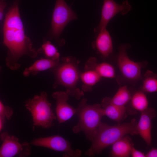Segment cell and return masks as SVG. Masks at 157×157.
<instances>
[{
  "mask_svg": "<svg viewBox=\"0 0 157 157\" xmlns=\"http://www.w3.org/2000/svg\"><path fill=\"white\" fill-rule=\"evenodd\" d=\"M3 43L8 49L5 59L6 66L10 69L16 70L20 67V58L27 55L35 58L38 51L33 47L32 42L25 34L17 0L9 8L6 15L3 28Z\"/></svg>",
  "mask_w": 157,
  "mask_h": 157,
  "instance_id": "obj_1",
  "label": "cell"
},
{
  "mask_svg": "<svg viewBox=\"0 0 157 157\" xmlns=\"http://www.w3.org/2000/svg\"><path fill=\"white\" fill-rule=\"evenodd\" d=\"M137 122L135 119L130 122L111 126L101 122L91 141L90 147L85 153L89 156H93L102 153L108 146L112 145L125 135L138 134Z\"/></svg>",
  "mask_w": 157,
  "mask_h": 157,
  "instance_id": "obj_2",
  "label": "cell"
},
{
  "mask_svg": "<svg viewBox=\"0 0 157 157\" xmlns=\"http://www.w3.org/2000/svg\"><path fill=\"white\" fill-rule=\"evenodd\" d=\"M77 61L71 56L63 58L61 62L55 67L51 69L55 77L53 87L64 86L66 92L77 100L84 95L83 91L77 87L81 72L78 67Z\"/></svg>",
  "mask_w": 157,
  "mask_h": 157,
  "instance_id": "obj_3",
  "label": "cell"
},
{
  "mask_svg": "<svg viewBox=\"0 0 157 157\" xmlns=\"http://www.w3.org/2000/svg\"><path fill=\"white\" fill-rule=\"evenodd\" d=\"M86 98L83 99L76 109L78 123L72 128L75 133L83 132L87 139L91 141L100 125L102 117L105 116L101 104L90 105Z\"/></svg>",
  "mask_w": 157,
  "mask_h": 157,
  "instance_id": "obj_4",
  "label": "cell"
},
{
  "mask_svg": "<svg viewBox=\"0 0 157 157\" xmlns=\"http://www.w3.org/2000/svg\"><path fill=\"white\" fill-rule=\"evenodd\" d=\"M25 106L31 114L34 127L49 128L53 125V122L57 117L52 110L46 92H42L26 101Z\"/></svg>",
  "mask_w": 157,
  "mask_h": 157,
  "instance_id": "obj_5",
  "label": "cell"
},
{
  "mask_svg": "<svg viewBox=\"0 0 157 157\" xmlns=\"http://www.w3.org/2000/svg\"><path fill=\"white\" fill-rule=\"evenodd\" d=\"M77 19L76 13L64 0H56L50 31L51 38L55 40L59 45H63L64 41L60 39V34L68 23Z\"/></svg>",
  "mask_w": 157,
  "mask_h": 157,
  "instance_id": "obj_6",
  "label": "cell"
},
{
  "mask_svg": "<svg viewBox=\"0 0 157 157\" xmlns=\"http://www.w3.org/2000/svg\"><path fill=\"white\" fill-rule=\"evenodd\" d=\"M130 46L129 44H126L119 47L117 64L122 74L126 79L136 81L142 78L141 69L147 65L148 62L146 61L136 62L131 60L127 54V50Z\"/></svg>",
  "mask_w": 157,
  "mask_h": 157,
  "instance_id": "obj_7",
  "label": "cell"
},
{
  "mask_svg": "<svg viewBox=\"0 0 157 157\" xmlns=\"http://www.w3.org/2000/svg\"><path fill=\"white\" fill-rule=\"evenodd\" d=\"M2 142L0 149V157H24L31 154L29 144L26 142L21 143L18 138L4 132L0 135Z\"/></svg>",
  "mask_w": 157,
  "mask_h": 157,
  "instance_id": "obj_8",
  "label": "cell"
},
{
  "mask_svg": "<svg viewBox=\"0 0 157 157\" xmlns=\"http://www.w3.org/2000/svg\"><path fill=\"white\" fill-rule=\"evenodd\" d=\"M131 6L127 0L118 4L114 0H103L101 17L98 25L94 29L96 34L106 27L111 19L118 13L125 15L131 11Z\"/></svg>",
  "mask_w": 157,
  "mask_h": 157,
  "instance_id": "obj_9",
  "label": "cell"
},
{
  "mask_svg": "<svg viewBox=\"0 0 157 157\" xmlns=\"http://www.w3.org/2000/svg\"><path fill=\"white\" fill-rule=\"evenodd\" d=\"M30 144L34 146L65 152L69 157H79L82 154L81 151L78 149H73L71 147V143L59 135L36 138L32 141Z\"/></svg>",
  "mask_w": 157,
  "mask_h": 157,
  "instance_id": "obj_10",
  "label": "cell"
},
{
  "mask_svg": "<svg viewBox=\"0 0 157 157\" xmlns=\"http://www.w3.org/2000/svg\"><path fill=\"white\" fill-rule=\"evenodd\" d=\"M69 95L66 92L59 91L53 92L52 97L56 101V111L59 124L70 119L76 114V110L67 102Z\"/></svg>",
  "mask_w": 157,
  "mask_h": 157,
  "instance_id": "obj_11",
  "label": "cell"
},
{
  "mask_svg": "<svg viewBox=\"0 0 157 157\" xmlns=\"http://www.w3.org/2000/svg\"><path fill=\"white\" fill-rule=\"evenodd\" d=\"M155 110L148 108L141 112L140 120L136 125V130L139 134L148 145L151 144L152 121L156 115Z\"/></svg>",
  "mask_w": 157,
  "mask_h": 157,
  "instance_id": "obj_12",
  "label": "cell"
},
{
  "mask_svg": "<svg viewBox=\"0 0 157 157\" xmlns=\"http://www.w3.org/2000/svg\"><path fill=\"white\" fill-rule=\"evenodd\" d=\"M93 46L104 58H106L112 53L113 46L110 35L106 28L101 30L97 34Z\"/></svg>",
  "mask_w": 157,
  "mask_h": 157,
  "instance_id": "obj_13",
  "label": "cell"
},
{
  "mask_svg": "<svg viewBox=\"0 0 157 157\" xmlns=\"http://www.w3.org/2000/svg\"><path fill=\"white\" fill-rule=\"evenodd\" d=\"M110 98H104L101 104V106L104 109L105 116L119 123L123 119L125 115L126 108L125 106H119L113 104Z\"/></svg>",
  "mask_w": 157,
  "mask_h": 157,
  "instance_id": "obj_14",
  "label": "cell"
},
{
  "mask_svg": "<svg viewBox=\"0 0 157 157\" xmlns=\"http://www.w3.org/2000/svg\"><path fill=\"white\" fill-rule=\"evenodd\" d=\"M60 63V59L53 60L46 58H41L35 61L29 67L26 68L23 74L25 77L28 76L31 74L36 75L40 72L55 67Z\"/></svg>",
  "mask_w": 157,
  "mask_h": 157,
  "instance_id": "obj_15",
  "label": "cell"
},
{
  "mask_svg": "<svg viewBox=\"0 0 157 157\" xmlns=\"http://www.w3.org/2000/svg\"><path fill=\"white\" fill-rule=\"evenodd\" d=\"M86 69H92L95 70L101 77L113 78L116 76L114 67L111 64L103 62L98 63L95 58H90L85 65Z\"/></svg>",
  "mask_w": 157,
  "mask_h": 157,
  "instance_id": "obj_16",
  "label": "cell"
},
{
  "mask_svg": "<svg viewBox=\"0 0 157 157\" xmlns=\"http://www.w3.org/2000/svg\"><path fill=\"white\" fill-rule=\"evenodd\" d=\"M133 145L130 138L125 136L112 145L111 156L113 157H129Z\"/></svg>",
  "mask_w": 157,
  "mask_h": 157,
  "instance_id": "obj_17",
  "label": "cell"
},
{
  "mask_svg": "<svg viewBox=\"0 0 157 157\" xmlns=\"http://www.w3.org/2000/svg\"><path fill=\"white\" fill-rule=\"evenodd\" d=\"M101 77L94 70L86 69V70L81 72L80 79L85 85L83 88L84 91H89L91 90V88L97 83L101 79Z\"/></svg>",
  "mask_w": 157,
  "mask_h": 157,
  "instance_id": "obj_18",
  "label": "cell"
},
{
  "mask_svg": "<svg viewBox=\"0 0 157 157\" xmlns=\"http://www.w3.org/2000/svg\"><path fill=\"white\" fill-rule=\"evenodd\" d=\"M141 90L147 93L157 92V75L152 71L148 70L143 77Z\"/></svg>",
  "mask_w": 157,
  "mask_h": 157,
  "instance_id": "obj_19",
  "label": "cell"
},
{
  "mask_svg": "<svg viewBox=\"0 0 157 157\" xmlns=\"http://www.w3.org/2000/svg\"><path fill=\"white\" fill-rule=\"evenodd\" d=\"M131 104L135 110L142 112L148 108L149 102L144 92L140 90L135 92L132 96Z\"/></svg>",
  "mask_w": 157,
  "mask_h": 157,
  "instance_id": "obj_20",
  "label": "cell"
},
{
  "mask_svg": "<svg viewBox=\"0 0 157 157\" xmlns=\"http://www.w3.org/2000/svg\"><path fill=\"white\" fill-rule=\"evenodd\" d=\"M131 97L130 92L125 85L120 87L110 99L111 102L116 105L125 106L131 100Z\"/></svg>",
  "mask_w": 157,
  "mask_h": 157,
  "instance_id": "obj_21",
  "label": "cell"
},
{
  "mask_svg": "<svg viewBox=\"0 0 157 157\" xmlns=\"http://www.w3.org/2000/svg\"><path fill=\"white\" fill-rule=\"evenodd\" d=\"M38 51V53H43L45 58L53 60L60 59L59 53L55 47L49 41H45Z\"/></svg>",
  "mask_w": 157,
  "mask_h": 157,
  "instance_id": "obj_22",
  "label": "cell"
},
{
  "mask_svg": "<svg viewBox=\"0 0 157 157\" xmlns=\"http://www.w3.org/2000/svg\"><path fill=\"white\" fill-rule=\"evenodd\" d=\"M13 113V111L10 107L5 106L2 101H0V116L10 119Z\"/></svg>",
  "mask_w": 157,
  "mask_h": 157,
  "instance_id": "obj_23",
  "label": "cell"
},
{
  "mask_svg": "<svg viewBox=\"0 0 157 157\" xmlns=\"http://www.w3.org/2000/svg\"><path fill=\"white\" fill-rule=\"evenodd\" d=\"M131 155L132 157H145L144 153L136 149L133 147L131 149Z\"/></svg>",
  "mask_w": 157,
  "mask_h": 157,
  "instance_id": "obj_24",
  "label": "cell"
},
{
  "mask_svg": "<svg viewBox=\"0 0 157 157\" xmlns=\"http://www.w3.org/2000/svg\"><path fill=\"white\" fill-rule=\"evenodd\" d=\"M5 0H0V20L2 21L4 14V9L6 6Z\"/></svg>",
  "mask_w": 157,
  "mask_h": 157,
  "instance_id": "obj_25",
  "label": "cell"
},
{
  "mask_svg": "<svg viewBox=\"0 0 157 157\" xmlns=\"http://www.w3.org/2000/svg\"><path fill=\"white\" fill-rule=\"evenodd\" d=\"M145 157H157V148H152L145 154Z\"/></svg>",
  "mask_w": 157,
  "mask_h": 157,
  "instance_id": "obj_26",
  "label": "cell"
},
{
  "mask_svg": "<svg viewBox=\"0 0 157 157\" xmlns=\"http://www.w3.org/2000/svg\"><path fill=\"white\" fill-rule=\"evenodd\" d=\"M5 118L0 116V131L2 130L5 122Z\"/></svg>",
  "mask_w": 157,
  "mask_h": 157,
  "instance_id": "obj_27",
  "label": "cell"
}]
</instances>
